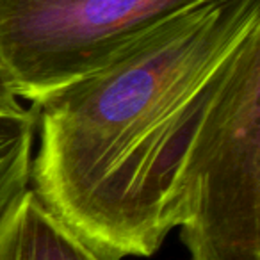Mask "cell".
Masks as SVG:
<instances>
[{"label": "cell", "instance_id": "6da1fadb", "mask_svg": "<svg viewBox=\"0 0 260 260\" xmlns=\"http://www.w3.org/2000/svg\"><path fill=\"white\" fill-rule=\"evenodd\" d=\"M260 0H207L32 104L40 200L107 260L150 256L182 223L184 160Z\"/></svg>", "mask_w": 260, "mask_h": 260}, {"label": "cell", "instance_id": "7a4b0ae2", "mask_svg": "<svg viewBox=\"0 0 260 260\" xmlns=\"http://www.w3.org/2000/svg\"><path fill=\"white\" fill-rule=\"evenodd\" d=\"M191 260H260V27L232 57L184 160Z\"/></svg>", "mask_w": 260, "mask_h": 260}, {"label": "cell", "instance_id": "3957f363", "mask_svg": "<svg viewBox=\"0 0 260 260\" xmlns=\"http://www.w3.org/2000/svg\"><path fill=\"white\" fill-rule=\"evenodd\" d=\"M202 2L207 0H0V70L18 100L36 104Z\"/></svg>", "mask_w": 260, "mask_h": 260}, {"label": "cell", "instance_id": "277c9868", "mask_svg": "<svg viewBox=\"0 0 260 260\" xmlns=\"http://www.w3.org/2000/svg\"><path fill=\"white\" fill-rule=\"evenodd\" d=\"M0 260H107L29 187L0 219Z\"/></svg>", "mask_w": 260, "mask_h": 260}, {"label": "cell", "instance_id": "5b68a950", "mask_svg": "<svg viewBox=\"0 0 260 260\" xmlns=\"http://www.w3.org/2000/svg\"><path fill=\"white\" fill-rule=\"evenodd\" d=\"M36 114L23 105L18 111H0V219L30 187Z\"/></svg>", "mask_w": 260, "mask_h": 260}, {"label": "cell", "instance_id": "8992f818", "mask_svg": "<svg viewBox=\"0 0 260 260\" xmlns=\"http://www.w3.org/2000/svg\"><path fill=\"white\" fill-rule=\"evenodd\" d=\"M22 107L23 104L11 93L4 75H2V70H0V111H18Z\"/></svg>", "mask_w": 260, "mask_h": 260}]
</instances>
